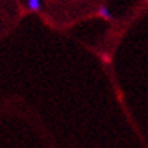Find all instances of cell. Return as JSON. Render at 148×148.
I'll return each instance as SVG.
<instances>
[{
    "label": "cell",
    "mask_w": 148,
    "mask_h": 148,
    "mask_svg": "<svg viewBox=\"0 0 148 148\" xmlns=\"http://www.w3.org/2000/svg\"><path fill=\"white\" fill-rule=\"evenodd\" d=\"M98 15L101 17V18H104V20H112V18H113L112 12L109 11V8H107L106 5H101V6L98 8Z\"/></svg>",
    "instance_id": "2"
},
{
    "label": "cell",
    "mask_w": 148,
    "mask_h": 148,
    "mask_svg": "<svg viewBox=\"0 0 148 148\" xmlns=\"http://www.w3.org/2000/svg\"><path fill=\"white\" fill-rule=\"evenodd\" d=\"M27 8L33 12H39L42 9V0H27Z\"/></svg>",
    "instance_id": "1"
}]
</instances>
